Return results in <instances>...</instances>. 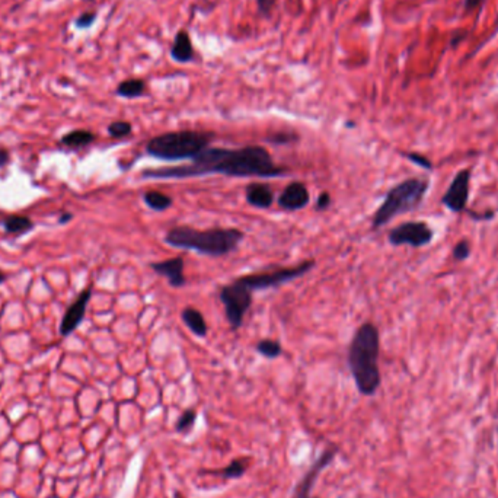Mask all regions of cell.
Masks as SVG:
<instances>
[{"label":"cell","instance_id":"obj_32","mask_svg":"<svg viewBox=\"0 0 498 498\" xmlns=\"http://www.w3.org/2000/svg\"><path fill=\"white\" fill-rule=\"evenodd\" d=\"M11 160V155L6 149H0V170L5 168V166L9 163Z\"/></svg>","mask_w":498,"mask_h":498},{"label":"cell","instance_id":"obj_31","mask_svg":"<svg viewBox=\"0 0 498 498\" xmlns=\"http://www.w3.org/2000/svg\"><path fill=\"white\" fill-rule=\"evenodd\" d=\"M484 2H485V0H465V11L466 12H472L473 9L481 6Z\"/></svg>","mask_w":498,"mask_h":498},{"label":"cell","instance_id":"obj_21","mask_svg":"<svg viewBox=\"0 0 498 498\" xmlns=\"http://www.w3.org/2000/svg\"><path fill=\"white\" fill-rule=\"evenodd\" d=\"M256 352L258 354H261L265 359H277L283 354V347L279 341L275 340H261L256 344Z\"/></svg>","mask_w":498,"mask_h":498},{"label":"cell","instance_id":"obj_26","mask_svg":"<svg viewBox=\"0 0 498 498\" xmlns=\"http://www.w3.org/2000/svg\"><path fill=\"white\" fill-rule=\"evenodd\" d=\"M299 140V136L294 133H274L270 137H267L268 143L277 144V146H284V144H291L294 141Z\"/></svg>","mask_w":498,"mask_h":498},{"label":"cell","instance_id":"obj_15","mask_svg":"<svg viewBox=\"0 0 498 498\" xmlns=\"http://www.w3.org/2000/svg\"><path fill=\"white\" fill-rule=\"evenodd\" d=\"M170 53L172 60H175L177 63H190L191 60H194L195 51L190 39V34L186 29L177 32Z\"/></svg>","mask_w":498,"mask_h":498},{"label":"cell","instance_id":"obj_7","mask_svg":"<svg viewBox=\"0 0 498 498\" xmlns=\"http://www.w3.org/2000/svg\"><path fill=\"white\" fill-rule=\"evenodd\" d=\"M220 302L225 306V313L232 329L237 331L244 324L247 312L252 306V291L237 280L221 287L219 293Z\"/></svg>","mask_w":498,"mask_h":498},{"label":"cell","instance_id":"obj_12","mask_svg":"<svg viewBox=\"0 0 498 498\" xmlns=\"http://www.w3.org/2000/svg\"><path fill=\"white\" fill-rule=\"evenodd\" d=\"M310 201L307 187L303 182L294 181L282 191L279 195V206L286 212H299L305 209Z\"/></svg>","mask_w":498,"mask_h":498},{"label":"cell","instance_id":"obj_27","mask_svg":"<svg viewBox=\"0 0 498 498\" xmlns=\"http://www.w3.org/2000/svg\"><path fill=\"white\" fill-rule=\"evenodd\" d=\"M97 18H98V13H97V12H83V13H81V15L76 18L75 27H76L78 29H88V28H90L92 25L95 24Z\"/></svg>","mask_w":498,"mask_h":498},{"label":"cell","instance_id":"obj_19","mask_svg":"<svg viewBox=\"0 0 498 498\" xmlns=\"http://www.w3.org/2000/svg\"><path fill=\"white\" fill-rule=\"evenodd\" d=\"M94 140H95V134L89 130H73L62 137V144L79 149V147L89 146Z\"/></svg>","mask_w":498,"mask_h":498},{"label":"cell","instance_id":"obj_8","mask_svg":"<svg viewBox=\"0 0 498 498\" xmlns=\"http://www.w3.org/2000/svg\"><path fill=\"white\" fill-rule=\"evenodd\" d=\"M434 230L426 221H403L396 228L391 229L387 233V241L394 247H411V248H422L433 242Z\"/></svg>","mask_w":498,"mask_h":498},{"label":"cell","instance_id":"obj_24","mask_svg":"<svg viewBox=\"0 0 498 498\" xmlns=\"http://www.w3.org/2000/svg\"><path fill=\"white\" fill-rule=\"evenodd\" d=\"M133 132V125L128 121H114L108 125V134L114 139H124L130 136Z\"/></svg>","mask_w":498,"mask_h":498},{"label":"cell","instance_id":"obj_25","mask_svg":"<svg viewBox=\"0 0 498 498\" xmlns=\"http://www.w3.org/2000/svg\"><path fill=\"white\" fill-rule=\"evenodd\" d=\"M452 255H453L455 261H466L471 256V244H469L468 239H462V241H459L453 247Z\"/></svg>","mask_w":498,"mask_h":498},{"label":"cell","instance_id":"obj_33","mask_svg":"<svg viewBox=\"0 0 498 498\" xmlns=\"http://www.w3.org/2000/svg\"><path fill=\"white\" fill-rule=\"evenodd\" d=\"M71 219H73V214H71V213H63V216L59 219V223H60V225H64V223H67V221L71 220Z\"/></svg>","mask_w":498,"mask_h":498},{"label":"cell","instance_id":"obj_30","mask_svg":"<svg viewBox=\"0 0 498 498\" xmlns=\"http://www.w3.org/2000/svg\"><path fill=\"white\" fill-rule=\"evenodd\" d=\"M331 207V195L328 193H321L318 200H317V205H315V209L319 210V212H325Z\"/></svg>","mask_w":498,"mask_h":498},{"label":"cell","instance_id":"obj_3","mask_svg":"<svg viewBox=\"0 0 498 498\" xmlns=\"http://www.w3.org/2000/svg\"><path fill=\"white\" fill-rule=\"evenodd\" d=\"M244 237L245 233L235 228L198 230L190 226H177L166 233L165 242L174 248L217 258L236 251Z\"/></svg>","mask_w":498,"mask_h":498},{"label":"cell","instance_id":"obj_16","mask_svg":"<svg viewBox=\"0 0 498 498\" xmlns=\"http://www.w3.org/2000/svg\"><path fill=\"white\" fill-rule=\"evenodd\" d=\"M181 318L194 336L201 337V338H205L207 336L209 325H207L205 317H202V313L200 310H197L195 307L187 306L181 312Z\"/></svg>","mask_w":498,"mask_h":498},{"label":"cell","instance_id":"obj_2","mask_svg":"<svg viewBox=\"0 0 498 498\" xmlns=\"http://www.w3.org/2000/svg\"><path fill=\"white\" fill-rule=\"evenodd\" d=\"M380 334L372 322L363 324L350 343L348 367L357 389L364 396H373L382 383L379 368Z\"/></svg>","mask_w":498,"mask_h":498},{"label":"cell","instance_id":"obj_4","mask_svg":"<svg viewBox=\"0 0 498 498\" xmlns=\"http://www.w3.org/2000/svg\"><path fill=\"white\" fill-rule=\"evenodd\" d=\"M430 188L426 178H408L396 184L386 193L382 205L372 219V229L378 230L389 223L395 217L417 210Z\"/></svg>","mask_w":498,"mask_h":498},{"label":"cell","instance_id":"obj_20","mask_svg":"<svg viewBox=\"0 0 498 498\" xmlns=\"http://www.w3.org/2000/svg\"><path fill=\"white\" fill-rule=\"evenodd\" d=\"M2 226L8 233L20 235L34 229V223L29 217L25 216H11L2 221Z\"/></svg>","mask_w":498,"mask_h":498},{"label":"cell","instance_id":"obj_23","mask_svg":"<svg viewBox=\"0 0 498 498\" xmlns=\"http://www.w3.org/2000/svg\"><path fill=\"white\" fill-rule=\"evenodd\" d=\"M195 420H197V411L193 410V408L186 410V411H184V413L179 415V418H178V421H177V426H175L177 431H178V433H187V431H190V430L194 427Z\"/></svg>","mask_w":498,"mask_h":498},{"label":"cell","instance_id":"obj_14","mask_svg":"<svg viewBox=\"0 0 498 498\" xmlns=\"http://www.w3.org/2000/svg\"><path fill=\"white\" fill-rule=\"evenodd\" d=\"M247 202L256 209H270L274 202V191L263 182H251L245 191Z\"/></svg>","mask_w":498,"mask_h":498},{"label":"cell","instance_id":"obj_18","mask_svg":"<svg viewBox=\"0 0 498 498\" xmlns=\"http://www.w3.org/2000/svg\"><path fill=\"white\" fill-rule=\"evenodd\" d=\"M143 201L146 202V206L158 212V213H162L165 210H168L172 207V197H170L168 194H163L160 191H147L144 193L143 195Z\"/></svg>","mask_w":498,"mask_h":498},{"label":"cell","instance_id":"obj_5","mask_svg":"<svg viewBox=\"0 0 498 498\" xmlns=\"http://www.w3.org/2000/svg\"><path fill=\"white\" fill-rule=\"evenodd\" d=\"M214 133L179 130L159 134L146 144V153L160 160H187L194 159L198 153L207 149Z\"/></svg>","mask_w":498,"mask_h":498},{"label":"cell","instance_id":"obj_22","mask_svg":"<svg viewBox=\"0 0 498 498\" xmlns=\"http://www.w3.org/2000/svg\"><path fill=\"white\" fill-rule=\"evenodd\" d=\"M247 471H248L247 462H244V460H241V459H235L226 468L220 469V471H214V473L223 476L225 479H237V478L244 476Z\"/></svg>","mask_w":498,"mask_h":498},{"label":"cell","instance_id":"obj_34","mask_svg":"<svg viewBox=\"0 0 498 498\" xmlns=\"http://www.w3.org/2000/svg\"><path fill=\"white\" fill-rule=\"evenodd\" d=\"M5 282H6V274L2 270H0V284L5 283Z\"/></svg>","mask_w":498,"mask_h":498},{"label":"cell","instance_id":"obj_35","mask_svg":"<svg viewBox=\"0 0 498 498\" xmlns=\"http://www.w3.org/2000/svg\"><path fill=\"white\" fill-rule=\"evenodd\" d=\"M306 498H313V497H310V495H309V497H306Z\"/></svg>","mask_w":498,"mask_h":498},{"label":"cell","instance_id":"obj_1","mask_svg":"<svg viewBox=\"0 0 498 498\" xmlns=\"http://www.w3.org/2000/svg\"><path fill=\"white\" fill-rule=\"evenodd\" d=\"M213 174L235 178H277L289 174V170L277 165L264 146H245L239 149L209 146L190 165L146 170L141 177L147 179H186Z\"/></svg>","mask_w":498,"mask_h":498},{"label":"cell","instance_id":"obj_13","mask_svg":"<svg viewBox=\"0 0 498 498\" xmlns=\"http://www.w3.org/2000/svg\"><path fill=\"white\" fill-rule=\"evenodd\" d=\"M151 268L156 274L165 277L168 283L175 289L184 287L187 283L186 274H184V260L181 256H174L160 263H152Z\"/></svg>","mask_w":498,"mask_h":498},{"label":"cell","instance_id":"obj_28","mask_svg":"<svg viewBox=\"0 0 498 498\" xmlns=\"http://www.w3.org/2000/svg\"><path fill=\"white\" fill-rule=\"evenodd\" d=\"M405 158H407L410 162L418 165L420 168H424V170H427V171H431L433 170V162L427 158V156H424V155H420V153H414V152H405L402 153Z\"/></svg>","mask_w":498,"mask_h":498},{"label":"cell","instance_id":"obj_10","mask_svg":"<svg viewBox=\"0 0 498 498\" xmlns=\"http://www.w3.org/2000/svg\"><path fill=\"white\" fill-rule=\"evenodd\" d=\"M338 453V448L337 446H329L326 448L322 455L315 460V464H313L309 471L305 473V476L302 478V481L294 488V494L291 498H306L310 495L312 487L313 484L317 483L318 476L321 475V472L334 460V457Z\"/></svg>","mask_w":498,"mask_h":498},{"label":"cell","instance_id":"obj_9","mask_svg":"<svg viewBox=\"0 0 498 498\" xmlns=\"http://www.w3.org/2000/svg\"><path fill=\"white\" fill-rule=\"evenodd\" d=\"M471 174L472 171L469 168L459 171L452 182L448 187L446 193L443 194L440 202L446 209H449L452 213L462 214L468 209V200H469V187H471Z\"/></svg>","mask_w":498,"mask_h":498},{"label":"cell","instance_id":"obj_11","mask_svg":"<svg viewBox=\"0 0 498 498\" xmlns=\"http://www.w3.org/2000/svg\"><path fill=\"white\" fill-rule=\"evenodd\" d=\"M90 298H92V287H88L79 294V298L67 307L60 324V334L63 337H69L70 334H73V332L76 331V328L82 324L86 315V307Z\"/></svg>","mask_w":498,"mask_h":498},{"label":"cell","instance_id":"obj_6","mask_svg":"<svg viewBox=\"0 0 498 498\" xmlns=\"http://www.w3.org/2000/svg\"><path fill=\"white\" fill-rule=\"evenodd\" d=\"M315 265H317L315 261L307 260L296 267L279 268V270H272L268 272L248 274V275L239 277V279H236V280L254 293L258 290H268V289L280 287L289 282L296 280V279H299V277H303L305 274H307L312 268H315Z\"/></svg>","mask_w":498,"mask_h":498},{"label":"cell","instance_id":"obj_17","mask_svg":"<svg viewBox=\"0 0 498 498\" xmlns=\"http://www.w3.org/2000/svg\"><path fill=\"white\" fill-rule=\"evenodd\" d=\"M144 92H146V82L143 79L123 81L116 89V94L121 98H125V99L140 98L144 95Z\"/></svg>","mask_w":498,"mask_h":498},{"label":"cell","instance_id":"obj_29","mask_svg":"<svg viewBox=\"0 0 498 498\" xmlns=\"http://www.w3.org/2000/svg\"><path fill=\"white\" fill-rule=\"evenodd\" d=\"M275 2L277 0H256L258 11H260V13L263 16H270L272 12V8L275 6Z\"/></svg>","mask_w":498,"mask_h":498}]
</instances>
